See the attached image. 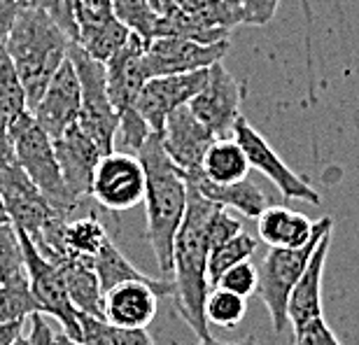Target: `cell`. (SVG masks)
<instances>
[{
  "label": "cell",
  "instance_id": "obj_1",
  "mask_svg": "<svg viewBox=\"0 0 359 345\" xmlns=\"http://www.w3.org/2000/svg\"><path fill=\"white\" fill-rule=\"evenodd\" d=\"M217 205L208 201L191 182H187V208L184 217L173 241V297L177 313L191 327L198 339L210 336V325L205 320V299L210 292L208 283V222Z\"/></svg>",
  "mask_w": 359,
  "mask_h": 345
},
{
  "label": "cell",
  "instance_id": "obj_2",
  "mask_svg": "<svg viewBox=\"0 0 359 345\" xmlns=\"http://www.w3.org/2000/svg\"><path fill=\"white\" fill-rule=\"evenodd\" d=\"M145 170V210H147V241L154 250L161 276L170 280L173 273V241L184 217L187 180L161 145V135L152 133L135 154ZM173 283V280H170Z\"/></svg>",
  "mask_w": 359,
  "mask_h": 345
},
{
  "label": "cell",
  "instance_id": "obj_3",
  "mask_svg": "<svg viewBox=\"0 0 359 345\" xmlns=\"http://www.w3.org/2000/svg\"><path fill=\"white\" fill-rule=\"evenodd\" d=\"M70 40L40 7L21 5L7 33L5 49L17 68L28 112L40 100L49 80L66 61Z\"/></svg>",
  "mask_w": 359,
  "mask_h": 345
},
{
  "label": "cell",
  "instance_id": "obj_4",
  "mask_svg": "<svg viewBox=\"0 0 359 345\" xmlns=\"http://www.w3.org/2000/svg\"><path fill=\"white\" fill-rule=\"evenodd\" d=\"M10 135L14 147V163L38 187V191L47 198V203L66 217L70 212H75L80 203L70 196V191L63 184L59 161H56L54 154V142L38 126L33 114L24 112L21 117L14 119Z\"/></svg>",
  "mask_w": 359,
  "mask_h": 345
},
{
  "label": "cell",
  "instance_id": "obj_5",
  "mask_svg": "<svg viewBox=\"0 0 359 345\" xmlns=\"http://www.w3.org/2000/svg\"><path fill=\"white\" fill-rule=\"evenodd\" d=\"M68 59L73 63L77 82H80L82 105H80V119L77 124L96 145L103 149V154L112 152L117 145V126L119 117L117 110L110 103L107 96V82H105V66L70 42L68 45Z\"/></svg>",
  "mask_w": 359,
  "mask_h": 345
},
{
  "label": "cell",
  "instance_id": "obj_6",
  "mask_svg": "<svg viewBox=\"0 0 359 345\" xmlns=\"http://www.w3.org/2000/svg\"><path fill=\"white\" fill-rule=\"evenodd\" d=\"M332 231V229H329ZM327 234V231H325ZM325 234H320L318 238H313L308 245L287 250V248H269V252L264 255L262 264L257 266V297L264 301L266 311L271 315V327L276 334H283L290 320H287V301L297 285V280L304 273L308 259L315 252L320 238Z\"/></svg>",
  "mask_w": 359,
  "mask_h": 345
},
{
  "label": "cell",
  "instance_id": "obj_7",
  "mask_svg": "<svg viewBox=\"0 0 359 345\" xmlns=\"http://www.w3.org/2000/svg\"><path fill=\"white\" fill-rule=\"evenodd\" d=\"M19 241H21V252H24L28 290H31V297L35 301V306H38V313L49 315V318H54L56 322H61L63 334H66L68 339L80 343L77 311L68 297L59 269L38 252V248L28 241L26 234L19 231Z\"/></svg>",
  "mask_w": 359,
  "mask_h": 345
},
{
  "label": "cell",
  "instance_id": "obj_8",
  "mask_svg": "<svg viewBox=\"0 0 359 345\" xmlns=\"http://www.w3.org/2000/svg\"><path fill=\"white\" fill-rule=\"evenodd\" d=\"M91 196L114 215L140 205L145 196V170L138 156L124 149L100 156L91 180Z\"/></svg>",
  "mask_w": 359,
  "mask_h": 345
},
{
  "label": "cell",
  "instance_id": "obj_9",
  "mask_svg": "<svg viewBox=\"0 0 359 345\" xmlns=\"http://www.w3.org/2000/svg\"><path fill=\"white\" fill-rule=\"evenodd\" d=\"M243 98H245V82L236 77L224 68V63L217 61L208 68V80L196 96L189 103L201 124L210 131L215 138H231L233 126L241 114Z\"/></svg>",
  "mask_w": 359,
  "mask_h": 345
},
{
  "label": "cell",
  "instance_id": "obj_10",
  "mask_svg": "<svg viewBox=\"0 0 359 345\" xmlns=\"http://www.w3.org/2000/svg\"><path fill=\"white\" fill-rule=\"evenodd\" d=\"M231 138L241 145L250 168L259 170L264 177H269L285 198L320 205V194L315 191V187L311 182H306L304 177L297 175V172L287 166V163L280 159V154L266 142V138H264L245 117H238Z\"/></svg>",
  "mask_w": 359,
  "mask_h": 345
},
{
  "label": "cell",
  "instance_id": "obj_11",
  "mask_svg": "<svg viewBox=\"0 0 359 345\" xmlns=\"http://www.w3.org/2000/svg\"><path fill=\"white\" fill-rule=\"evenodd\" d=\"M0 198L10 224L35 241L49 222L66 215L56 212L17 163L0 168Z\"/></svg>",
  "mask_w": 359,
  "mask_h": 345
},
{
  "label": "cell",
  "instance_id": "obj_12",
  "mask_svg": "<svg viewBox=\"0 0 359 345\" xmlns=\"http://www.w3.org/2000/svg\"><path fill=\"white\" fill-rule=\"evenodd\" d=\"M208 80L205 70H194V73L182 75H163V77H149L142 84V89L135 98V112L145 119L152 133H161L163 121L173 110L187 105L196 93L203 89Z\"/></svg>",
  "mask_w": 359,
  "mask_h": 345
},
{
  "label": "cell",
  "instance_id": "obj_13",
  "mask_svg": "<svg viewBox=\"0 0 359 345\" xmlns=\"http://www.w3.org/2000/svg\"><path fill=\"white\" fill-rule=\"evenodd\" d=\"M229 52V40L215 45L180 40V38H154L145 45V68L149 77L182 75L194 70H205L222 61Z\"/></svg>",
  "mask_w": 359,
  "mask_h": 345
},
{
  "label": "cell",
  "instance_id": "obj_14",
  "mask_svg": "<svg viewBox=\"0 0 359 345\" xmlns=\"http://www.w3.org/2000/svg\"><path fill=\"white\" fill-rule=\"evenodd\" d=\"M80 105H82L80 82H77L73 63L66 56V61L61 63L54 77L49 80L47 89L42 91V96L35 103L31 114L42 131L52 140H56L70 126L77 124V119H80Z\"/></svg>",
  "mask_w": 359,
  "mask_h": 345
},
{
  "label": "cell",
  "instance_id": "obj_15",
  "mask_svg": "<svg viewBox=\"0 0 359 345\" xmlns=\"http://www.w3.org/2000/svg\"><path fill=\"white\" fill-rule=\"evenodd\" d=\"M175 287L147 283H121L103 294V318L121 332L147 329L159 311V297H173Z\"/></svg>",
  "mask_w": 359,
  "mask_h": 345
},
{
  "label": "cell",
  "instance_id": "obj_16",
  "mask_svg": "<svg viewBox=\"0 0 359 345\" xmlns=\"http://www.w3.org/2000/svg\"><path fill=\"white\" fill-rule=\"evenodd\" d=\"M75 26V45L100 63L110 59L131 35V31L124 24H119L112 14L110 0H91V3L77 0Z\"/></svg>",
  "mask_w": 359,
  "mask_h": 345
},
{
  "label": "cell",
  "instance_id": "obj_17",
  "mask_svg": "<svg viewBox=\"0 0 359 345\" xmlns=\"http://www.w3.org/2000/svg\"><path fill=\"white\" fill-rule=\"evenodd\" d=\"M52 142L63 184L70 191V196L77 203H82L84 198L91 196L93 170H96L100 156H103V149L82 131L80 124H73L66 133Z\"/></svg>",
  "mask_w": 359,
  "mask_h": 345
},
{
  "label": "cell",
  "instance_id": "obj_18",
  "mask_svg": "<svg viewBox=\"0 0 359 345\" xmlns=\"http://www.w3.org/2000/svg\"><path fill=\"white\" fill-rule=\"evenodd\" d=\"M145 40L131 33L124 45L103 63L107 96H110L112 107L117 110V117L121 112L131 110L142 84L149 80L145 68Z\"/></svg>",
  "mask_w": 359,
  "mask_h": 345
},
{
  "label": "cell",
  "instance_id": "obj_19",
  "mask_svg": "<svg viewBox=\"0 0 359 345\" xmlns=\"http://www.w3.org/2000/svg\"><path fill=\"white\" fill-rule=\"evenodd\" d=\"M161 145L166 149L168 159L182 172H198L208 147L212 145L215 135L194 117L189 105L173 110L163 121Z\"/></svg>",
  "mask_w": 359,
  "mask_h": 345
},
{
  "label": "cell",
  "instance_id": "obj_20",
  "mask_svg": "<svg viewBox=\"0 0 359 345\" xmlns=\"http://www.w3.org/2000/svg\"><path fill=\"white\" fill-rule=\"evenodd\" d=\"M334 226L332 217H322L313 222L304 212L290 210L285 205H269L259 217H257V231L259 238L269 248H287L297 250L308 245L320 234L329 231Z\"/></svg>",
  "mask_w": 359,
  "mask_h": 345
},
{
  "label": "cell",
  "instance_id": "obj_21",
  "mask_svg": "<svg viewBox=\"0 0 359 345\" xmlns=\"http://www.w3.org/2000/svg\"><path fill=\"white\" fill-rule=\"evenodd\" d=\"M332 248V231H327L320 238L315 252L308 259L304 273L297 280L294 290L287 301V320L294 329L304 327L306 322L322 318V278H325V266Z\"/></svg>",
  "mask_w": 359,
  "mask_h": 345
},
{
  "label": "cell",
  "instance_id": "obj_22",
  "mask_svg": "<svg viewBox=\"0 0 359 345\" xmlns=\"http://www.w3.org/2000/svg\"><path fill=\"white\" fill-rule=\"evenodd\" d=\"M184 180L196 187V189L203 194L208 201H212L215 205L226 208V210H236L250 219H257L269 208L266 194L255 182H250L248 177L241 180V182L217 184V182L205 180L201 172H184Z\"/></svg>",
  "mask_w": 359,
  "mask_h": 345
},
{
  "label": "cell",
  "instance_id": "obj_23",
  "mask_svg": "<svg viewBox=\"0 0 359 345\" xmlns=\"http://www.w3.org/2000/svg\"><path fill=\"white\" fill-rule=\"evenodd\" d=\"M52 264L61 273L63 285H66V292L70 301H73L75 311L103 318V308H100V304H103V292H100V283L96 271H93L91 259L59 257L52 259Z\"/></svg>",
  "mask_w": 359,
  "mask_h": 345
},
{
  "label": "cell",
  "instance_id": "obj_24",
  "mask_svg": "<svg viewBox=\"0 0 359 345\" xmlns=\"http://www.w3.org/2000/svg\"><path fill=\"white\" fill-rule=\"evenodd\" d=\"M91 264L98 276L100 292L103 294L121 283H147V285H156V287H173V283L166 278L156 280V278L145 276V273H140L124 255H121V250L114 245L110 238L103 243V248H100L96 257L91 259Z\"/></svg>",
  "mask_w": 359,
  "mask_h": 345
},
{
  "label": "cell",
  "instance_id": "obj_25",
  "mask_svg": "<svg viewBox=\"0 0 359 345\" xmlns=\"http://www.w3.org/2000/svg\"><path fill=\"white\" fill-rule=\"evenodd\" d=\"M198 172L205 180H210V182L231 184L248 177L250 163L245 154H243L241 145L233 138H217L208 147Z\"/></svg>",
  "mask_w": 359,
  "mask_h": 345
},
{
  "label": "cell",
  "instance_id": "obj_26",
  "mask_svg": "<svg viewBox=\"0 0 359 345\" xmlns=\"http://www.w3.org/2000/svg\"><path fill=\"white\" fill-rule=\"evenodd\" d=\"M156 12L159 14H156L154 38H180V40L201 42V45H215V42L229 40V31H212V28L198 26L196 21L187 17L170 0H161Z\"/></svg>",
  "mask_w": 359,
  "mask_h": 345
},
{
  "label": "cell",
  "instance_id": "obj_27",
  "mask_svg": "<svg viewBox=\"0 0 359 345\" xmlns=\"http://www.w3.org/2000/svg\"><path fill=\"white\" fill-rule=\"evenodd\" d=\"M170 3H175L198 26L212 28V31L231 33L233 26L243 24L238 7H233L226 0H170Z\"/></svg>",
  "mask_w": 359,
  "mask_h": 345
},
{
  "label": "cell",
  "instance_id": "obj_28",
  "mask_svg": "<svg viewBox=\"0 0 359 345\" xmlns=\"http://www.w3.org/2000/svg\"><path fill=\"white\" fill-rule=\"evenodd\" d=\"M110 238L105 234V226L96 217H80L73 222H66L63 226V248L68 257L93 259L103 243Z\"/></svg>",
  "mask_w": 359,
  "mask_h": 345
},
{
  "label": "cell",
  "instance_id": "obj_29",
  "mask_svg": "<svg viewBox=\"0 0 359 345\" xmlns=\"http://www.w3.org/2000/svg\"><path fill=\"white\" fill-rule=\"evenodd\" d=\"M255 252H257V238L250 236L248 231H241L231 241L222 243L219 248H212L210 255H208V283H210V290L231 266L241 262H250Z\"/></svg>",
  "mask_w": 359,
  "mask_h": 345
},
{
  "label": "cell",
  "instance_id": "obj_30",
  "mask_svg": "<svg viewBox=\"0 0 359 345\" xmlns=\"http://www.w3.org/2000/svg\"><path fill=\"white\" fill-rule=\"evenodd\" d=\"M110 7L119 24H124L138 38L145 42L154 38L156 14L159 12L152 5V0H110Z\"/></svg>",
  "mask_w": 359,
  "mask_h": 345
},
{
  "label": "cell",
  "instance_id": "obj_31",
  "mask_svg": "<svg viewBox=\"0 0 359 345\" xmlns=\"http://www.w3.org/2000/svg\"><path fill=\"white\" fill-rule=\"evenodd\" d=\"M245 311H248V301L238 297V294L219 290V287H212V290L208 292V299H205L208 325L233 329L245 318Z\"/></svg>",
  "mask_w": 359,
  "mask_h": 345
},
{
  "label": "cell",
  "instance_id": "obj_32",
  "mask_svg": "<svg viewBox=\"0 0 359 345\" xmlns=\"http://www.w3.org/2000/svg\"><path fill=\"white\" fill-rule=\"evenodd\" d=\"M24 252H21L19 231L10 222L0 224V285L24 283Z\"/></svg>",
  "mask_w": 359,
  "mask_h": 345
},
{
  "label": "cell",
  "instance_id": "obj_33",
  "mask_svg": "<svg viewBox=\"0 0 359 345\" xmlns=\"http://www.w3.org/2000/svg\"><path fill=\"white\" fill-rule=\"evenodd\" d=\"M0 103H3L5 110L10 112L12 121L21 117L24 112H28L24 86H21L17 68H14L5 45L0 47Z\"/></svg>",
  "mask_w": 359,
  "mask_h": 345
},
{
  "label": "cell",
  "instance_id": "obj_34",
  "mask_svg": "<svg viewBox=\"0 0 359 345\" xmlns=\"http://www.w3.org/2000/svg\"><path fill=\"white\" fill-rule=\"evenodd\" d=\"M33 313H38V306H35L31 290H28V280L0 285V322L26 320Z\"/></svg>",
  "mask_w": 359,
  "mask_h": 345
},
{
  "label": "cell",
  "instance_id": "obj_35",
  "mask_svg": "<svg viewBox=\"0 0 359 345\" xmlns=\"http://www.w3.org/2000/svg\"><path fill=\"white\" fill-rule=\"evenodd\" d=\"M82 345H124V332L98 315L77 313Z\"/></svg>",
  "mask_w": 359,
  "mask_h": 345
},
{
  "label": "cell",
  "instance_id": "obj_36",
  "mask_svg": "<svg viewBox=\"0 0 359 345\" xmlns=\"http://www.w3.org/2000/svg\"><path fill=\"white\" fill-rule=\"evenodd\" d=\"M152 135L149 126L145 124V119L135 112V107L119 114V126H117V140L124 145L128 152L138 154L140 147L145 145V140Z\"/></svg>",
  "mask_w": 359,
  "mask_h": 345
},
{
  "label": "cell",
  "instance_id": "obj_37",
  "mask_svg": "<svg viewBox=\"0 0 359 345\" xmlns=\"http://www.w3.org/2000/svg\"><path fill=\"white\" fill-rule=\"evenodd\" d=\"M215 287L226 290V292H233L243 299L252 297V294L257 292V266L252 262L236 264L217 280V285Z\"/></svg>",
  "mask_w": 359,
  "mask_h": 345
},
{
  "label": "cell",
  "instance_id": "obj_38",
  "mask_svg": "<svg viewBox=\"0 0 359 345\" xmlns=\"http://www.w3.org/2000/svg\"><path fill=\"white\" fill-rule=\"evenodd\" d=\"M243 231V222L238 217H233L226 208H219L212 212L210 222H208V243H210V250L212 248H219L222 243L231 241L233 236H238Z\"/></svg>",
  "mask_w": 359,
  "mask_h": 345
},
{
  "label": "cell",
  "instance_id": "obj_39",
  "mask_svg": "<svg viewBox=\"0 0 359 345\" xmlns=\"http://www.w3.org/2000/svg\"><path fill=\"white\" fill-rule=\"evenodd\" d=\"M294 345H341V341L325 318H315L304 327L294 329Z\"/></svg>",
  "mask_w": 359,
  "mask_h": 345
},
{
  "label": "cell",
  "instance_id": "obj_40",
  "mask_svg": "<svg viewBox=\"0 0 359 345\" xmlns=\"http://www.w3.org/2000/svg\"><path fill=\"white\" fill-rule=\"evenodd\" d=\"M280 0H236L241 21L250 26H266L276 17Z\"/></svg>",
  "mask_w": 359,
  "mask_h": 345
},
{
  "label": "cell",
  "instance_id": "obj_41",
  "mask_svg": "<svg viewBox=\"0 0 359 345\" xmlns=\"http://www.w3.org/2000/svg\"><path fill=\"white\" fill-rule=\"evenodd\" d=\"M28 322H31V332L26 336V345H56V334L52 332L45 315L33 313L28 315Z\"/></svg>",
  "mask_w": 359,
  "mask_h": 345
},
{
  "label": "cell",
  "instance_id": "obj_42",
  "mask_svg": "<svg viewBox=\"0 0 359 345\" xmlns=\"http://www.w3.org/2000/svg\"><path fill=\"white\" fill-rule=\"evenodd\" d=\"M12 117L5 110V105L0 103V168L12 166L14 163V147H12Z\"/></svg>",
  "mask_w": 359,
  "mask_h": 345
},
{
  "label": "cell",
  "instance_id": "obj_43",
  "mask_svg": "<svg viewBox=\"0 0 359 345\" xmlns=\"http://www.w3.org/2000/svg\"><path fill=\"white\" fill-rule=\"evenodd\" d=\"M19 7L21 5L17 0H0V47L5 45L7 33H10V28L14 24V17H17Z\"/></svg>",
  "mask_w": 359,
  "mask_h": 345
},
{
  "label": "cell",
  "instance_id": "obj_44",
  "mask_svg": "<svg viewBox=\"0 0 359 345\" xmlns=\"http://www.w3.org/2000/svg\"><path fill=\"white\" fill-rule=\"evenodd\" d=\"M26 320H14V322H0V345H14L19 339H24V327Z\"/></svg>",
  "mask_w": 359,
  "mask_h": 345
},
{
  "label": "cell",
  "instance_id": "obj_45",
  "mask_svg": "<svg viewBox=\"0 0 359 345\" xmlns=\"http://www.w3.org/2000/svg\"><path fill=\"white\" fill-rule=\"evenodd\" d=\"M170 345H180L177 341H170ZM196 345H257V336L255 334H248V336H243V339L238 341H231V343H226V341H219V339H215V336H205V339H198Z\"/></svg>",
  "mask_w": 359,
  "mask_h": 345
},
{
  "label": "cell",
  "instance_id": "obj_46",
  "mask_svg": "<svg viewBox=\"0 0 359 345\" xmlns=\"http://www.w3.org/2000/svg\"><path fill=\"white\" fill-rule=\"evenodd\" d=\"M124 345H154V341L147 329H138V332H124Z\"/></svg>",
  "mask_w": 359,
  "mask_h": 345
},
{
  "label": "cell",
  "instance_id": "obj_47",
  "mask_svg": "<svg viewBox=\"0 0 359 345\" xmlns=\"http://www.w3.org/2000/svg\"><path fill=\"white\" fill-rule=\"evenodd\" d=\"M56 345H82V343H77L73 339H68L66 334H56Z\"/></svg>",
  "mask_w": 359,
  "mask_h": 345
},
{
  "label": "cell",
  "instance_id": "obj_48",
  "mask_svg": "<svg viewBox=\"0 0 359 345\" xmlns=\"http://www.w3.org/2000/svg\"><path fill=\"white\" fill-rule=\"evenodd\" d=\"M5 222H10V219H7V212L3 208V198H0V224H5Z\"/></svg>",
  "mask_w": 359,
  "mask_h": 345
},
{
  "label": "cell",
  "instance_id": "obj_49",
  "mask_svg": "<svg viewBox=\"0 0 359 345\" xmlns=\"http://www.w3.org/2000/svg\"><path fill=\"white\" fill-rule=\"evenodd\" d=\"M14 345H26V339H19V341L14 343Z\"/></svg>",
  "mask_w": 359,
  "mask_h": 345
},
{
  "label": "cell",
  "instance_id": "obj_50",
  "mask_svg": "<svg viewBox=\"0 0 359 345\" xmlns=\"http://www.w3.org/2000/svg\"><path fill=\"white\" fill-rule=\"evenodd\" d=\"M159 3H161V0H152V5L156 7V10H159Z\"/></svg>",
  "mask_w": 359,
  "mask_h": 345
},
{
  "label": "cell",
  "instance_id": "obj_51",
  "mask_svg": "<svg viewBox=\"0 0 359 345\" xmlns=\"http://www.w3.org/2000/svg\"><path fill=\"white\" fill-rule=\"evenodd\" d=\"M19 5H28V0H17Z\"/></svg>",
  "mask_w": 359,
  "mask_h": 345
},
{
  "label": "cell",
  "instance_id": "obj_52",
  "mask_svg": "<svg viewBox=\"0 0 359 345\" xmlns=\"http://www.w3.org/2000/svg\"><path fill=\"white\" fill-rule=\"evenodd\" d=\"M226 3H231V5L236 7V0H226Z\"/></svg>",
  "mask_w": 359,
  "mask_h": 345
}]
</instances>
